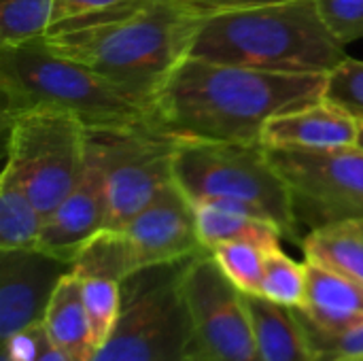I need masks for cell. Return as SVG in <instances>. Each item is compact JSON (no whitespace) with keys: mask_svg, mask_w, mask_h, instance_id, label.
I'll return each mask as SVG.
<instances>
[{"mask_svg":"<svg viewBox=\"0 0 363 361\" xmlns=\"http://www.w3.org/2000/svg\"><path fill=\"white\" fill-rule=\"evenodd\" d=\"M74 266L40 249L0 251V334L2 340L43 323L57 283Z\"/></svg>","mask_w":363,"mask_h":361,"instance_id":"7c38bea8","label":"cell"},{"mask_svg":"<svg viewBox=\"0 0 363 361\" xmlns=\"http://www.w3.org/2000/svg\"><path fill=\"white\" fill-rule=\"evenodd\" d=\"M108 228V189L102 164L87 143L85 168L74 189L60 202V206L45 219L36 249L70 262L83 247Z\"/></svg>","mask_w":363,"mask_h":361,"instance_id":"4fadbf2b","label":"cell"},{"mask_svg":"<svg viewBox=\"0 0 363 361\" xmlns=\"http://www.w3.org/2000/svg\"><path fill=\"white\" fill-rule=\"evenodd\" d=\"M181 289L196 361H259L242 291L225 277L211 251L185 262Z\"/></svg>","mask_w":363,"mask_h":361,"instance_id":"8fae6325","label":"cell"},{"mask_svg":"<svg viewBox=\"0 0 363 361\" xmlns=\"http://www.w3.org/2000/svg\"><path fill=\"white\" fill-rule=\"evenodd\" d=\"M81 291H83V304L91 328V340L98 351L106 343L119 319L121 283L104 277H81Z\"/></svg>","mask_w":363,"mask_h":361,"instance_id":"603a6c76","label":"cell"},{"mask_svg":"<svg viewBox=\"0 0 363 361\" xmlns=\"http://www.w3.org/2000/svg\"><path fill=\"white\" fill-rule=\"evenodd\" d=\"M43 328L51 345L70 361H91L96 347L91 340V328L83 304L81 277L72 270L55 287Z\"/></svg>","mask_w":363,"mask_h":361,"instance_id":"e0dca14e","label":"cell"},{"mask_svg":"<svg viewBox=\"0 0 363 361\" xmlns=\"http://www.w3.org/2000/svg\"><path fill=\"white\" fill-rule=\"evenodd\" d=\"M359 119L345 109L319 100L272 117L262 132L266 147L336 149L357 145Z\"/></svg>","mask_w":363,"mask_h":361,"instance_id":"5bb4252c","label":"cell"},{"mask_svg":"<svg viewBox=\"0 0 363 361\" xmlns=\"http://www.w3.org/2000/svg\"><path fill=\"white\" fill-rule=\"evenodd\" d=\"M274 168L285 179L298 228L363 217V149L268 147Z\"/></svg>","mask_w":363,"mask_h":361,"instance_id":"30bf717a","label":"cell"},{"mask_svg":"<svg viewBox=\"0 0 363 361\" xmlns=\"http://www.w3.org/2000/svg\"><path fill=\"white\" fill-rule=\"evenodd\" d=\"M194 206H196L198 234L206 251H211L217 245L236 243V240L255 243L270 251L281 247V238H285L277 226L251 213L221 206V204H211V202H202Z\"/></svg>","mask_w":363,"mask_h":361,"instance_id":"d6986e66","label":"cell"},{"mask_svg":"<svg viewBox=\"0 0 363 361\" xmlns=\"http://www.w3.org/2000/svg\"><path fill=\"white\" fill-rule=\"evenodd\" d=\"M328 74L268 72L187 55L149 109V123L177 140H262L283 113L323 100Z\"/></svg>","mask_w":363,"mask_h":361,"instance_id":"6da1fadb","label":"cell"},{"mask_svg":"<svg viewBox=\"0 0 363 361\" xmlns=\"http://www.w3.org/2000/svg\"><path fill=\"white\" fill-rule=\"evenodd\" d=\"M174 183L194 204L238 209L298 238L289 187L264 140H177Z\"/></svg>","mask_w":363,"mask_h":361,"instance_id":"5b68a950","label":"cell"},{"mask_svg":"<svg viewBox=\"0 0 363 361\" xmlns=\"http://www.w3.org/2000/svg\"><path fill=\"white\" fill-rule=\"evenodd\" d=\"M304 266L306 300L300 311L330 334L363 328V281L311 260Z\"/></svg>","mask_w":363,"mask_h":361,"instance_id":"9a60e30c","label":"cell"},{"mask_svg":"<svg viewBox=\"0 0 363 361\" xmlns=\"http://www.w3.org/2000/svg\"><path fill=\"white\" fill-rule=\"evenodd\" d=\"M6 160L47 219L79 183L87 157V128L68 113L34 109L2 119Z\"/></svg>","mask_w":363,"mask_h":361,"instance_id":"ba28073f","label":"cell"},{"mask_svg":"<svg viewBox=\"0 0 363 361\" xmlns=\"http://www.w3.org/2000/svg\"><path fill=\"white\" fill-rule=\"evenodd\" d=\"M36 361H70L62 351H57L53 345H51V340L47 343V347L43 349V353L38 355V360Z\"/></svg>","mask_w":363,"mask_h":361,"instance_id":"f546056e","label":"cell"},{"mask_svg":"<svg viewBox=\"0 0 363 361\" xmlns=\"http://www.w3.org/2000/svg\"><path fill=\"white\" fill-rule=\"evenodd\" d=\"M202 251L196 206L172 183L123 228L94 236L74 260V272L123 283L143 270L179 264Z\"/></svg>","mask_w":363,"mask_h":361,"instance_id":"8992f818","label":"cell"},{"mask_svg":"<svg viewBox=\"0 0 363 361\" xmlns=\"http://www.w3.org/2000/svg\"><path fill=\"white\" fill-rule=\"evenodd\" d=\"M189 55L289 74H330L349 57L325 26L317 0H283L208 15Z\"/></svg>","mask_w":363,"mask_h":361,"instance_id":"3957f363","label":"cell"},{"mask_svg":"<svg viewBox=\"0 0 363 361\" xmlns=\"http://www.w3.org/2000/svg\"><path fill=\"white\" fill-rule=\"evenodd\" d=\"M287 309H302L306 300V266L283 253L281 247L266 253L262 294Z\"/></svg>","mask_w":363,"mask_h":361,"instance_id":"7402d4cb","label":"cell"},{"mask_svg":"<svg viewBox=\"0 0 363 361\" xmlns=\"http://www.w3.org/2000/svg\"><path fill=\"white\" fill-rule=\"evenodd\" d=\"M296 311L306 330L315 361H340L347 357L363 355V328L345 332V334H330V332L317 328L300 309H296Z\"/></svg>","mask_w":363,"mask_h":361,"instance_id":"484cf974","label":"cell"},{"mask_svg":"<svg viewBox=\"0 0 363 361\" xmlns=\"http://www.w3.org/2000/svg\"><path fill=\"white\" fill-rule=\"evenodd\" d=\"M202 15H215V13H228V11H240V9H253L262 4L283 2V0H185Z\"/></svg>","mask_w":363,"mask_h":361,"instance_id":"f1b7e54d","label":"cell"},{"mask_svg":"<svg viewBox=\"0 0 363 361\" xmlns=\"http://www.w3.org/2000/svg\"><path fill=\"white\" fill-rule=\"evenodd\" d=\"M55 0H0V45L43 38L53 23Z\"/></svg>","mask_w":363,"mask_h":361,"instance_id":"44dd1931","label":"cell"},{"mask_svg":"<svg viewBox=\"0 0 363 361\" xmlns=\"http://www.w3.org/2000/svg\"><path fill=\"white\" fill-rule=\"evenodd\" d=\"M125 0H55L53 6V23L60 19H68V17H77V15H85V13H94L113 4H119Z\"/></svg>","mask_w":363,"mask_h":361,"instance_id":"83f0119b","label":"cell"},{"mask_svg":"<svg viewBox=\"0 0 363 361\" xmlns=\"http://www.w3.org/2000/svg\"><path fill=\"white\" fill-rule=\"evenodd\" d=\"M204 19L185 0H125L51 23L45 43L151 106L170 72L189 55Z\"/></svg>","mask_w":363,"mask_h":361,"instance_id":"7a4b0ae2","label":"cell"},{"mask_svg":"<svg viewBox=\"0 0 363 361\" xmlns=\"http://www.w3.org/2000/svg\"><path fill=\"white\" fill-rule=\"evenodd\" d=\"M340 361H363V355H357V357H347V360H340Z\"/></svg>","mask_w":363,"mask_h":361,"instance_id":"1f68e13d","label":"cell"},{"mask_svg":"<svg viewBox=\"0 0 363 361\" xmlns=\"http://www.w3.org/2000/svg\"><path fill=\"white\" fill-rule=\"evenodd\" d=\"M330 32L347 47L363 40V0H317Z\"/></svg>","mask_w":363,"mask_h":361,"instance_id":"4316f807","label":"cell"},{"mask_svg":"<svg viewBox=\"0 0 363 361\" xmlns=\"http://www.w3.org/2000/svg\"><path fill=\"white\" fill-rule=\"evenodd\" d=\"M302 249L306 260L363 281V217L311 230Z\"/></svg>","mask_w":363,"mask_h":361,"instance_id":"ffe728a7","label":"cell"},{"mask_svg":"<svg viewBox=\"0 0 363 361\" xmlns=\"http://www.w3.org/2000/svg\"><path fill=\"white\" fill-rule=\"evenodd\" d=\"M242 298L253 323L259 361H315L296 309L255 294H242Z\"/></svg>","mask_w":363,"mask_h":361,"instance_id":"2e32d148","label":"cell"},{"mask_svg":"<svg viewBox=\"0 0 363 361\" xmlns=\"http://www.w3.org/2000/svg\"><path fill=\"white\" fill-rule=\"evenodd\" d=\"M185 262L149 268L121 283L119 319L91 361H196L181 289Z\"/></svg>","mask_w":363,"mask_h":361,"instance_id":"52a82bcc","label":"cell"},{"mask_svg":"<svg viewBox=\"0 0 363 361\" xmlns=\"http://www.w3.org/2000/svg\"><path fill=\"white\" fill-rule=\"evenodd\" d=\"M215 262L225 272V277L242 291V294H262V281H264V264L266 253L262 245L236 240V243H223L211 249Z\"/></svg>","mask_w":363,"mask_h":361,"instance_id":"cb8c5ba5","label":"cell"},{"mask_svg":"<svg viewBox=\"0 0 363 361\" xmlns=\"http://www.w3.org/2000/svg\"><path fill=\"white\" fill-rule=\"evenodd\" d=\"M2 119L34 111L74 115L87 130L125 128L149 119V104L94 68L53 53L45 36L0 45Z\"/></svg>","mask_w":363,"mask_h":361,"instance_id":"277c9868","label":"cell"},{"mask_svg":"<svg viewBox=\"0 0 363 361\" xmlns=\"http://www.w3.org/2000/svg\"><path fill=\"white\" fill-rule=\"evenodd\" d=\"M323 100L363 121V60L347 57L328 74Z\"/></svg>","mask_w":363,"mask_h":361,"instance_id":"d4e9b609","label":"cell"},{"mask_svg":"<svg viewBox=\"0 0 363 361\" xmlns=\"http://www.w3.org/2000/svg\"><path fill=\"white\" fill-rule=\"evenodd\" d=\"M357 147L363 149V121H359V136H357Z\"/></svg>","mask_w":363,"mask_h":361,"instance_id":"4dcf8cb0","label":"cell"},{"mask_svg":"<svg viewBox=\"0 0 363 361\" xmlns=\"http://www.w3.org/2000/svg\"><path fill=\"white\" fill-rule=\"evenodd\" d=\"M43 226L45 217L34 204L19 172L13 164L4 162L0 174V251L34 249Z\"/></svg>","mask_w":363,"mask_h":361,"instance_id":"ac0fdd59","label":"cell"},{"mask_svg":"<svg viewBox=\"0 0 363 361\" xmlns=\"http://www.w3.org/2000/svg\"><path fill=\"white\" fill-rule=\"evenodd\" d=\"M87 143L106 177V230L123 228L174 183L177 138L153 128L149 119L125 128L87 130Z\"/></svg>","mask_w":363,"mask_h":361,"instance_id":"9c48e42d","label":"cell"}]
</instances>
